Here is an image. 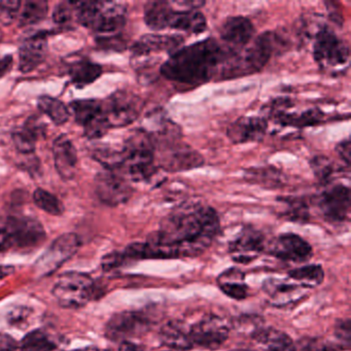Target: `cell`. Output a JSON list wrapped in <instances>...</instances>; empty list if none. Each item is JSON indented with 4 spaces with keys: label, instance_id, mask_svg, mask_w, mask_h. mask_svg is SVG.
<instances>
[{
    "label": "cell",
    "instance_id": "cell-5",
    "mask_svg": "<svg viewBox=\"0 0 351 351\" xmlns=\"http://www.w3.org/2000/svg\"><path fill=\"white\" fill-rule=\"evenodd\" d=\"M124 161L121 176L134 182L149 180L156 172V147L153 137L147 131L137 130L125 141L122 149Z\"/></svg>",
    "mask_w": 351,
    "mask_h": 351
},
{
    "label": "cell",
    "instance_id": "cell-35",
    "mask_svg": "<svg viewBox=\"0 0 351 351\" xmlns=\"http://www.w3.org/2000/svg\"><path fill=\"white\" fill-rule=\"evenodd\" d=\"M280 201L285 204L283 215H285V219L300 223H305L309 221V206L303 198L287 197V198L280 199Z\"/></svg>",
    "mask_w": 351,
    "mask_h": 351
},
{
    "label": "cell",
    "instance_id": "cell-23",
    "mask_svg": "<svg viewBox=\"0 0 351 351\" xmlns=\"http://www.w3.org/2000/svg\"><path fill=\"white\" fill-rule=\"evenodd\" d=\"M48 53V40L43 34L28 38L20 47L19 69L22 73H30L42 64Z\"/></svg>",
    "mask_w": 351,
    "mask_h": 351
},
{
    "label": "cell",
    "instance_id": "cell-21",
    "mask_svg": "<svg viewBox=\"0 0 351 351\" xmlns=\"http://www.w3.org/2000/svg\"><path fill=\"white\" fill-rule=\"evenodd\" d=\"M268 121L263 117H240L228 126L227 136L234 145L258 143L266 136Z\"/></svg>",
    "mask_w": 351,
    "mask_h": 351
},
{
    "label": "cell",
    "instance_id": "cell-12",
    "mask_svg": "<svg viewBox=\"0 0 351 351\" xmlns=\"http://www.w3.org/2000/svg\"><path fill=\"white\" fill-rule=\"evenodd\" d=\"M159 165L168 172H180L201 167L204 164V158L180 139L171 143L158 145Z\"/></svg>",
    "mask_w": 351,
    "mask_h": 351
},
{
    "label": "cell",
    "instance_id": "cell-34",
    "mask_svg": "<svg viewBox=\"0 0 351 351\" xmlns=\"http://www.w3.org/2000/svg\"><path fill=\"white\" fill-rule=\"evenodd\" d=\"M38 108L49 117L56 125H62L67 122L69 112L67 106L56 98L51 96H42L38 101Z\"/></svg>",
    "mask_w": 351,
    "mask_h": 351
},
{
    "label": "cell",
    "instance_id": "cell-52",
    "mask_svg": "<svg viewBox=\"0 0 351 351\" xmlns=\"http://www.w3.org/2000/svg\"><path fill=\"white\" fill-rule=\"evenodd\" d=\"M232 351H252V350H232Z\"/></svg>",
    "mask_w": 351,
    "mask_h": 351
},
{
    "label": "cell",
    "instance_id": "cell-26",
    "mask_svg": "<svg viewBox=\"0 0 351 351\" xmlns=\"http://www.w3.org/2000/svg\"><path fill=\"white\" fill-rule=\"evenodd\" d=\"M252 338L256 347L252 351H295L291 337L276 328H261Z\"/></svg>",
    "mask_w": 351,
    "mask_h": 351
},
{
    "label": "cell",
    "instance_id": "cell-29",
    "mask_svg": "<svg viewBox=\"0 0 351 351\" xmlns=\"http://www.w3.org/2000/svg\"><path fill=\"white\" fill-rule=\"evenodd\" d=\"M324 114L322 110L318 108H311V110H305L300 114H289L285 110V112H279L272 119L282 126L304 128V127L315 126V125L320 124L324 120Z\"/></svg>",
    "mask_w": 351,
    "mask_h": 351
},
{
    "label": "cell",
    "instance_id": "cell-31",
    "mask_svg": "<svg viewBox=\"0 0 351 351\" xmlns=\"http://www.w3.org/2000/svg\"><path fill=\"white\" fill-rule=\"evenodd\" d=\"M289 278L304 289H313L324 282V271L320 265H306L289 271Z\"/></svg>",
    "mask_w": 351,
    "mask_h": 351
},
{
    "label": "cell",
    "instance_id": "cell-32",
    "mask_svg": "<svg viewBox=\"0 0 351 351\" xmlns=\"http://www.w3.org/2000/svg\"><path fill=\"white\" fill-rule=\"evenodd\" d=\"M75 122L81 126L93 120L102 112V101L95 99L75 100L69 106Z\"/></svg>",
    "mask_w": 351,
    "mask_h": 351
},
{
    "label": "cell",
    "instance_id": "cell-37",
    "mask_svg": "<svg viewBox=\"0 0 351 351\" xmlns=\"http://www.w3.org/2000/svg\"><path fill=\"white\" fill-rule=\"evenodd\" d=\"M246 176L250 182L266 188H279L283 182L280 172L273 167L252 168Z\"/></svg>",
    "mask_w": 351,
    "mask_h": 351
},
{
    "label": "cell",
    "instance_id": "cell-6",
    "mask_svg": "<svg viewBox=\"0 0 351 351\" xmlns=\"http://www.w3.org/2000/svg\"><path fill=\"white\" fill-rule=\"evenodd\" d=\"M46 239L40 221L30 217H11L0 221V252L30 250Z\"/></svg>",
    "mask_w": 351,
    "mask_h": 351
},
{
    "label": "cell",
    "instance_id": "cell-18",
    "mask_svg": "<svg viewBox=\"0 0 351 351\" xmlns=\"http://www.w3.org/2000/svg\"><path fill=\"white\" fill-rule=\"evenodd\" d=\"M127 21V8L122 3L96 1V14L91 30L100 38L117 36Z\"/></svg>",
    "mask_w": 351,
    "mask_h": 351
},
{
    "label": "cell",
    "instance_id": "cell-33",
    "mask_svg": "<svg viewBox=\"0 0 351 351\" xmlns=\"http://www.w3.org/2000/svg\"><path fill=\"white\" fill-rule=\"evenodd\" d=\"M49 5L44 0H27L23 3L20 13L19 24L21 27L40 23L48 15Z\"/></svg>",
    "mask_w": 351,
    "mask_h": 351
},
{
    "label": "cell",
    "instance_id": "cell-46",
    "mask_svg": "<svg viewBox=\"0 0 351 351\" xmlns=\"http://www.w3.org/2000/svg\"><path fill=\"white\" fill-rule=\"evenodd\" d=\"M126 261L124 254L114 252V254H108V256L104 258L102 265H104V270H112V269L117 268V267L124 264Z\"/></svg>",
    "mask_w": 351,
    "mask_h": 351
},
{
    "label": "cell",
    "instance_id": "cell-11",
    "mask_svg": "<svg viewBox=\"0 0 351 351\" xmlns=\"http://www.w3.org/2000/svg\"><path fill=\"white\" fill-rule=\"evenodd\" d=\"M231 324L215 314H208L190 326V336L194 347L215 350L229 338Z\"/></svg>",
    "mask_w": 351,
    "mask_h": 351
},
{
    "label": "cell",
    "instance_id": "cell-22",
    "mask_svg": "<svg viewBox=\"0 0 351 351\" xmlns=\"http://www.w3.org/2000/svg\"><path fill=\"white\" fill-rule=\"evenodd\" d=\"M263 291L275 307H285L303 299L307 289L291 279L270 277L263 282Z\"/></svg>",
    "mask_w": 351,
    "mask_h": 351
},
{
    "label": "cell",
    "instance_id": "cell-42",
    "mask_svg": "<svg viewBox=\"0 0 351 351\" xmlns=\"http://www.w3.org/2000/svg\"><path fill=\"white\" fill-rule=\"evenodd\" d=\"M77 17V3H61L55 8L53 19L58 25H67Z\"/></svg>",
    "mask_w": 351,
    "mask_h": 351
},
{
    "label": "cell",
    "instance_id": "cell-25",
    "mask_svg": "<svg viewBox=\"0 0 351 351\" xmlns=\"http://www.w3.org/2000/svg\"><path fill=\"white\" fill-rule=\"evenodd\" d=\"M161 343L172 350L189 351L194 348L190 336V326L182 320H170L162 326Z\"/></svg>",
    "mask_w": 351,
    "mask_h": 351
},
{
    "label": "cell",
    "instance_id": "cell-28",
    "mask_svg": "<svg viewBox=\"0 0 351 351\" xmlns=\"http://www.w3.org/2000/svg\"><path fill=\"white\" fill-rule=\"evenodd\" d=\"M43 127L36 119L30 118L22 128L13 134L14 143L22 154H32L36 149V141L42 135Z\"/></svg>",
    "mask_w": 351,
    "mask_h": 351
},
{
    "label": "cell",
    "instance_id": "cell-38",
    "mask_svg": "<svg viewBox=\"0 0 351 351\" xmlns=\"http://www.w3.org/2000/svg\"><path fill=\"white\" fill-rule=\"evenodd\" d=\"M21 351H55L56 345L40 330H32L22 341Z\"/></svg>",
    "mask_w": 351,
    "mask_h": 351
},
{
    "label": "cell",
    "instance_id": "cell-30",
    "mask_svg": "<svg viewBox=\"0 0 351 351\" xmlns=\"http://www.w3.org/2000/svg\"><path fill=\"white\" fill-rule=\"evenodd\" d=\"M102 67L87 60L77 61L69 67V75L73 85L84 88L99 79Z\"/></svg>",
    "mask_w": 351,
    "mask_h": 351
},
{
    "label": "cell",
    "instance_id": "cell-19",
    "mask_svg": "<svg viewBox=\"0 0 351 351\" xmlns=\"http://www.w3.org/2000/svg\"><path fill=\"white\" fill-rule=\"evenodd\" d=\"M95 192L104 204L118 206L130 199L133 190L124 176L108 170L96 176Z\"/></svg>",
    "mask_w": 351,
    "mask_h": 351
},
{
    "label": "cell",
    "instance_id": "cell-16",
    "mask_svg": "<svg viewBox=\"0 0 351 351\" xmlns=\"http://www.w3.org/2000/svg\"><path fill=\"white\" fill-rule=\"evenodd\" d=\"M265 252L287 262L304 263L313 256L312 246L301 236L293 233L281 234L266 244Z\"/></svg>",
    "mask_w": 351,
    "mask_h": 351
},
{
    "label": "cell",
    "instance_id": "cell-1",
    "mask_svg": "<svg viewBox=\"0 0 351 351\" xmlns=\"http://www.w3.org/2000/svg\"><path fill=\"white\" fill-rule=\"evenodd\" d=\"M221 221L215 208L184 202L162 219L159 230L143 243V258H193L203 254L219 235Z\"/></svg>",
    "mask_w": 351,
    "mask_h": 351
},
{
    "label": "cell",
    "instance_id": "cell-49",
    "mask_svg": "<svg viewBox=\"0 0 351 351\" xmlns=\"http://www.w3.org/2000/svg\"><path fill=\"white\" fill-rule=\"evenodd\" d=\"M14 272V268L11 266H0V279L9 276Z\"/></svg>",
    "mask_w": 351,
    "mask_h": 351
},
{
    "label": "cell",
    "instance_id": "cell-40",
    "mask_svg": "<svg viewBox=\"0 0 351 351\" xmlns=\"http://www.w3.org/2000/svg\"><path fill=\"white\" fill-rule=\"evenodd\" d=\"M93 158L96 161L104 166L110 171L116 172L122 167L124 156L122 151L108 149V147H99L93 152Z\"/></svg>",
    "mask_w": 351,
    "mask_h": 351
},
{
    "label": "cell",
    "instance_id": "cell-24",
    "mask_svg": "<svg viewBox=\"0 0 351 351\" xmlns=\"http://www.w3.org/2000/svg\"><path fill=\"white\" fill-rule=\"evenodd\" d=\"M55 167L65 180L75 178L77 169V155L73 143L66 136H60L53 145Z\"/></svg>",
    "mask_w": 351,
    "mask_h": 351
},
{
    "label": "cell",
    "instance_id": "cell-20",
    "mask_svg": "<svg viewBox=\"0 0 351 351\" xmlns=\"http://www.w3.org/2000/svg\"><path fill=\"white\" fill-rule=\"evenodd\" d=\"M254 24L243 16L227 18L219 28L221 44L237 52L245 49L254 40Z\"/></svg>",
    "mask_w": 351,
    "mask_h": 351
},
{
    "label": "cell",
    "instance_id": "cell-7",
    "mask_svg": "<svg viewBox=\"0 0 351 351\" xmlns=\"http://www.w3.org/2000/svg\"><path fill=\"white\" fill-rule=\"evenodd\" d=\"M313 58L324 71H336L348 65L350 51L330 27L322 26L314 36Z\"/></svg>",
    "mask_w": 351,
    "mask_h": 351
},
{
    "label": "cell",
    "instance_id": "cell-41",
    "mask_svg": "<svg viewBox=\"0 0 351 351\" xmlns=\"http://www.w3.org/2000/svg\"><path fill=\"white\" fill-rule=\"evenodd\" d=\"M84 129H85V135L88 138L98 139L104 137L108 132L110 127L104 117V112H102L99 116L86 124Z\"/></svg>",
    "mask_w": 351,
    "mask_h": 351
},
{
    "label": "cell",
    "instance_id": "cell-4",
    "mask_svg": "<svg viewBox=\"0 0 351 351\" xmlns=\"http://www.w3.org/2000/svg\"><path fill=\"white\" fill-rule=\"evenodd\" d=\"M283 42V38L275 32H266L256 36L245 49L236 53L228 61L217 81L238 79L258 73L280 49Z\"/></svg>",
    "mask_w": 351,
    "mask_h": 351
},
{
    "label": "cell",
    "instance_id": "cell-13",
    "mask_svg": "<svg viewBox=\"0 0 351 351\" xmlns=\"http://www.w3.org/2000/svg\"><path fill=\"white\" fill-rule=\"evenodd\" d=\"M320 215L328 223H344L350 215V190L344 184H334L322 191L316 199Z\"/></svg>",
    "mask_w": 351,
    "mask_h": 351
},
{
    "label": "cell",
    "instance_id": "cell-9",
    "mask_svg": "<svg viewBox=\"0 0 351 351\" xmlns=\"http://www.w3.org/2000/svg\"><path fill=\"white\" fill-rule=\"evenodd\" d=\"M94 282L89 275L81 272H65L59 276L53 287V295L62 307H83L91 300Z\"/></svg>",
    "mask_w": 351,
    "mask_h": 351
},
{
    "label": "cell",
    "instance_id": "cell-50",
    "mask_svg": "<svg viewBox=\"0 0 351 351\" xmlns=\"http://www.w3.org/2000/svg\"><path fill=\"white\" fill-rule=\"evenodd\" d=\"M73 351H98L97 349L93 348V347H88V348L77 349V350Z\"/></svg>",
    "mask_w": 351,
    "mask_h": 351
},
{
    "label": "cell",
    "instance_id": "cell-14",
    "mask_svg": "<svg viewBox=\"0 0 351 351\" xmlns=\"http://www.w3.org/2000/svg\"><path fill=\"white\" fill-rule=\"evenodd\" d=\"M82 241L75 234H64L57 238L48 250L38 258L34 270L40 276L52 274L81 247Z\"/></svg>",
    "mask_w": 351,
    "mask_h": 351
},
{
    "label": "cell",
    "instance_id": "cell-10",
    "mask_svg": "<svg viewBox=\"0 0 351 351\" xmlns=\"http://www.w3.org/2000/svg\"><path fill=\"white\" fill-rule=\"evenodd\" d=\"M143 101L132 92L117 91L102 101V112L110 128L128 126L143 112Z\"/></svg>",
    "mask_w": 351,
    "mask_h": 351
},
{
    "label": "cell",
    "instance_id": "cell-48",
    "mask_svg": "<svg viewBox=\"0 0 351 351\" xmlns=\"http://www.w3.org/2000/svg\"><path fill=\"white\" fill-rule=\"evenodd\" d=\"M13 62V56L12 55L0 56V79L5 77L11 71Z\"/></svg>",
    "mask_w": 351,
    "mask_h": 351
},
{
    "label": "cell",
    "instance_id": "cell-45",
    "mask_svg": "<svg viewBox=\"0 0 351 351\" xmlns=\"http://www.w3.org/2000/svg\"><path fill=\"white\" fill-rule=\"evenodd\" d=\"M350 141H349L348 138L341 141L340 143H338V145H337L336 147L337 155H338L339 157H340V159L342 160L343 163L345 164L344 166H346L347 169H349V167H350Z\"/></svg>",
    "mask_w": 351,
    "mask_h": 351
},
{
    "label": "cell",
    "instance_id": "cell-44",
    "mask_svg": "<svg viewBox=\"0 0 351 351\" xmlns=\"http://www.w3.org/2000/svg\"><path fill=\"white\" fill-rule=\"evenodd\" d=\"M350 320H340L335 326V335L339 340L343 341V343L347 344L349 347L350 344L351 336Z\"/></svg>",
    "mask_w": 351,
    "mask_h": 351
},
{
    "label": "cell",
    "instance_id": "cell-15",
    "mask_svg": "<svg viewBox=\"0 0 351 351\" xmlns=\"http://www.w3.org/2000/svg\"><path fill=\"white\" fill-rule=\"evenodd\" d=\"M151 328L149 318L141 312L125 311L116 314L106 324V337L117 342H127L129 339L145 334Z\"/></svg>",
    "mask_w": 351,
    "mask_h": 351
},
{
    "label": "cell",
    "instance_id": "cell-47",
    "mask_svg": "<svg viewBox=\"0 0 351 351\" xmlns=\"http://www.w3.org/2000/svg\"><path fill=\"white\" fill-rule=\"evenodd\" d=\"M19 344L13 337L7 334H0V351H16Z\"/></svg>",
    "mask_w": 351,
    "mask_h": 351
},
{
    "label": "cell",
    "instance_id": "cell-36",
    "mask_svg": "<svg viewBox=\"0 0 351 351\" xmlns=\"http://www.w3.org/2000/svg\"><path fill=\"white\" fill-rule=\"evenodd\" d=\"M310 167H311L316 180L324 186H328L330 180L336 176L337 172L340 171V169L335 165L334 162L324 156H316V157L312 158L310 161Z\"/></svg>",
    "mask_w": 351,
    "mask_h": 351
},
{
    "label": "cell",
    "instance_id": "cell-8",
    "mask_svg": "<svg viewBox=\"0 0 351 351\" xmlns=\"http://www.w3.org/2000/svg\"><path fill=\"white\" fill-rule=\"evenodd\" d=\"M184 38L178 34H145L131 48V62L136 69H145L153 64L158 55L171 56L184 45Z\"/></svg>",
    "mask_w": 351,
    "mask_h": 351
},
{
    "label": "cell",
    "instance_id": "cell-3",
    "mask_svg": "<svg viewBox=\"0 0 351 351\" xmlns=\"http://www.w3.org/2000/svg\"><path fill=\"white\" fill-rule=\"evenodd\" d=\"M204 1H149L145 5V22L154 32L171 29L189 34H203L207 29L206 18L199 10Z\"/></svg>",
    "mask_w": 351,
    "mask_h": 351
},
{
    "label": "cell",
    "instance_id": "cell-17",
    "mask_svg": "<svg viewBox=\"0 0 351 351\" xmlns=\"http://www.w3.org/2000/svg\"><path fill=\"white\" fill-rule=\"evenodd\" d=\"M266 244L262 232L252 226H246L230 242V256L237 264H250L265 252Z\"/></svg>",
    "mask_w": 351,
    "mask_h": 351
},
{
    "label": "cell",
    "instance_id": "cell-2",
    "mask_svg": "<svg viewBox=\"0 0 351 351\" xmlns=\"http://www.w3.org/2000/svg\"><path fill=\"white\" fill-rule=\"evenodd\" d=\"M236 53L215 38H206L176 51L161 65L160 73L171 83L198 87L213 79L217 81Z\"/></svg>",
    "mask_w": 351,
    "mask_h": 351
},
{
    "label": "cell",
    "instance_id": "cell-43",
    "mask_svg": "<svg viewBox=\"0 0 351 351\" xmlns=\"http://www.w3.org/2000/svg\"><path fill=\"white\" fill-rule=\"evenodd\" d=\"M22 3L18 0H0V23L10 25L15 21L21 9Z\"/></svg>",
    "mask_w": 351,
    "mask_h": 351
},
{
    "label": "cell",
    "instance_id": "cell-39",
    "mask_svg": "<svg viewBox=\"0 0 351 351\" xmlns=\"http://www.w3.org/2000/svg\"><path fill=\"white\" fill-rule=\"evenodd\" d=\"M34 200L38 208L46 211L49 215H61L64 213V205L51 193L47 192L43 189H38L34 192Z\"/></svg>",
    "mask_w": 351,
    "mask_h": 351
},
{
    "label": "cell",
    "instance_id": "cell-51",
    "mask_svg": "<svg viewBox=\"0 0 351 351\" xmlns=\"http://www.w3.org/2000/svg\"><path fill=\"white\" fill-rule=\"evenodd\" d=\"M3 32H1V30H0V42H1V40H3Z\"/></svg>",
    "mask_w": 351,
    "mask_h": 351
},
{
    "label": "cell",
    "instance_id": "cell-27",
    "mask_svg": "<svg viewBox=\"0 0 351 351\" xmlns=\"http://www.w3.org/2000/svg\"><path fill=\"white\" fill-rule=\"evenodd\" d=\"M219 289L231 299L242 301L248 295V287L245 282V274L240 269H227L217 277Z\"/></svg>",
    "mask_w": 351,
    "mask_h": 351
}]
</instances>
